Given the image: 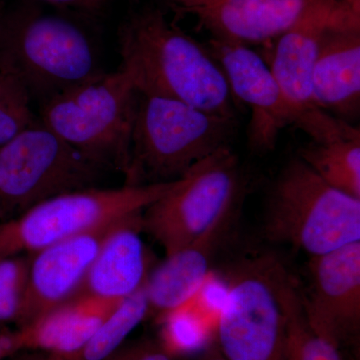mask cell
Instances as JSON below:
<instances>
[{
  "instance_id": "cell-1",
  "label": "cell",
  "mask_w": 360,
  "mask_h": 360,
  "mask_svg": "<svg viewBox=\"0 0 360 360\" xmlns=\"http://www.w3.org/2000/svg\"><path fill=\"white\" fill-rule=\"evenodd\" d=\"M120 70L144 96L165 97L214 115L238 118L224 71L205 45L158 8L129 15L118 32Z\"/></svg>"
},
{
  "instance_id": "cell-2",
  "label": "cell",
  "mask_w": 360,
  "mask_h": 360,
  "mask_svg": "<svg viewBox=\"0 0 360 360\" xmlns=\"http://www.w3.org/2000/svg\"><path fill=\"white\" fill-rule=\"evenodd\" d=\"M75 14L32 0L0 13V70L39 105L104 72L96 40Z\"/></svg>"
},
{
  "instance_id": "cell-3",
  "label": "cell",
  "mask_w": 360,
  "mask_h": 360,
  "mask_svg": "<svg viewBox=\"0 0 360 360\" xmlns=\"http://www.w3.org/2000/svg\"><path fill=\"white\" fill-rule=\"evenodd\" d=\"M238 129V118L139 94L125 184L179 180L196 163L231 148Z\"/></svg>"
},
{
  "instance_id": "cell-4",
  "label": "cell",
  "mask_w": 360,
  "mask_h": 360,
  "mask_svg": "<svg viewBox=\"0 0 360 360\" xmlns=\"http://www.w3.org/2000/svg\"><path fill=\"white\" fill-rule=\"evenodd\" d=\"M264 234L310 257L324 255L360 241V200L329 186L295 156L270 186Z\"/></svg>"
},
{
  "instance_id": "cell-5",
  "label": "cell",
  "mask_w": 360,
  "mask_h": 360,
  "mask_svg": "<svg viewBox=\"0 0 360 360\" xmlns=\"http://www.w3.org/2000/svg\"><path fill=\"white\" fill-rule=\"evenodd\" d=\"M139 92L118 68L40 104V122L104 169L129 167Z\"/></svg>"
},
{
  "instance_id": "cell-6",
  "label": "cell",
  "mask_w": 360,
  "mask_h": 360,
  "mask_svg": "<svg viewBox=\"0 0 360 360\" xmlns=\"http://www.w3.org/2000/svg\"><path fill=\"white\" fill-rule=\"evenodd\" d=\"M248 182L231 148L194 165L142 213L148 232L169 255L194 243L215 225L233 219Z\"/></svg>"
},
{
  "instance_id": "cell-7",
  "label": "cell",
  "mask_w": 360,
  "mask_h": 360,
  "mask_svg": "<svg viewBox=\"0 0 360 360\" xmlns=\"http://www.w3.org/2000/svg\"><path fill=\"white\" fill-rule=\"evenodd\" d=\"M175 181L91 187L41 201L0 224V257L34 255L77 234L143 212Z\"/></svg>"
},
{
  "instance_id": "cell-8",
  "label": "cell",
  "mask_w": 360,
  "mask_h": 360,
  "mask_svg": "<svg viewBox=\"0 0 360 360\" xmlns=\"http://www.w3.org/2000/svg\"><path fill=\"white\" fill-rule=\"evenodd\" d=\"M360 13V0H312L304 13L270 44V70L292 115V127L312 141H335L359 134V127L338 120L314 103L312 75L322 37L331 26Z\"/></svg>"
},
{
  "instance_id": "cell-9",
  "label": "cell",
  "mask_w": 360,
  "mask_h": 360,
  "mask_svg": "<svg viewBox=\"0 0 360 360\" xmlns=\"http://www.w3.org/2000/svg\"><path fill=\"white\" fill-rule=\"evenodd\" d=\"M103 170L37 118L0 146V207L20 214L59 194L97 187Z\"/></svg>"
},
{
  "instance_id": "cell-10",
  "label": "cell",
  "mask_w": 360,
  "mask_h": 360,
  "mask_svg": "<svg viewBox=\"0 0 360 360\" xmlns=\"http://www.w3.org/2000/svg\"><path fill=\"white\" fill-rule=\"evenodd\" d=\"M272 257L245 262L231 276L219 315L220 352L227 360H285V314Z\"/></svg>"
},
{
  "instance_id": "cell-11",
  "label": "cell",
  "mask_w": 360,
  "mask_h": 360,
  "mask_svg": "<svg viewBox=\"0 0 360 360\" xmlns=\"http://www.w3.org/2000/svg\"><path fill=\"white\" fill-rule=\"evenodd\" d=\"M302 307L312 330L338 349L360 330V241L310 257Z\"/></svg>"
},
{
  "instance_id": "cell-12",
  "label": "cell",
  "mask_w": 360,
  "mask_h": 360,
  "mask_svg": "<svg viewBox=\"0 0 360 360\" xmlns=\"http://www.w3.org/2000/svg\"><path fill=\"white\" fill-rule=\"evenodd\" d=\"M205 46L224 71L234 101L250 110L248 148L258 155L271 153L293 118L269 63L248 45L212 37Z\"/></svg>"
},
{
  "instance_id": "cell-13",
  "label": "cell",
  "mask_w": 360,
  "mask_h": 360,
  "mask_svg": "<svg viewBox=\"0 0 360 360\" xmlns=\"http://www.w3.org/2000/svg\"><path fill=\"white\" fill-rule=\"evenodd\" d=\"M115 222L77 234L30 255L18 328L82 295L104 236Z\"/></svg>"
},
{
  "instance_id": "cell-14",
  "label": "cell",
  "mask_w": 360,
  "mask_h": 360,
  "mask_svg": "<svg viewBox=\"0 0 360 360\" xmlns=\"http://www.w3.org/2000/svg\"><path fill=\"white\" fill-rule=\"evenodd\" d=\"M179 15L193 16L212 39L240 44H271L312 0H163Z\"/></svg>"
},
{
  "instance_id": "cell-15",
  "label": "cell",
  "mask_w": 360,
  "mask_h": 360,
  "mask_svg": "<svg viewBox=\"0 0 360 360\" xmlns=\"http://www.w3.org/2000/svg\"><path fill=\"white\" fill-rule=\"evenodd\" d=\"M314 103L354 125L360 115V13L329 27L322 37L312 75Z\"/></svg>"
},
{
  "instance_id": "cell-16",
  "label": "cell",
  "mask_w": 360,
  "mask_h": 360,
  "mask_svg": "<svg viewBox=\"0 0 360 360\" xmlns=\"http://www.w3.org/2000/svg\"><path fill=\"white\" fill-rule=\"evenodd\" d=\"M142 213L124 217L110 227L90 267L82 295L124 300L143 288L150 271L141 236Z\"/></svg>"
},
{
  "instance_id": "cell-17",
  "label": "cell",
  "mask_w": 360,
  "mask_h": 360,
  "mask_svg": "<svg viewBox=\"0 0 360 360\" xmlns=\"http://www.w3.org/2000/svg\"><path fill=\"white\" fill-rule=\"evenodd\" d=\"M123 300L80 295L11 333L13 352L65 354L89 340Z\"/></svg>"
},
{
  "instance_id": "cell-18",
  "label": "cell",
  "mask_w": 360,
  "mask_h": 360,
  "mask_svg": "<svg viewBox=\"0 0 360 360\" xmlns=\"http://www.w3.org/2000/svg\"><path fill=\"white\" fill-rule=\"evenodd\" d=\"M231 220L220 222L194 243L167 255L165 262L149 272L144 285L149 312L162 319L184 307L196 295Z\"/></svg>"
},
{
  "instance_id": "cell-19",
  "label": "cell",
  "mask_w": 360,
  "mask_h": 360,
  "mask_svg": "<svg viewBox=\"0 0 360 360\" xmlns=\"http://www.w3.org/2000/svg\"><path fill=\"white\" fill-rule=\"evenodd\" d=\"M277 290L285 314V360H345L340 349L310 328L302 307V291L281 262L274 266Z\"/></svg>"
},
{
  "instance_id": "cell-20",
  "label": "cell",
  "mask_w": 360,
  "mask_h": 360,
  "mask_svg": "<svg viewBox=\"0 0 360 360\" xmlns=\"http://www.w3.org/2000/svg\"><path fill=\"white\" fill-rule=\"evenodd\" d=\"M298 158L326 184L360 200V134L302 146Z\"/></svg>"
},
{
  "instance_id": "cell-21",
  "label": "cell",
  "mask_w": 360,
  "mask_h": 360,
  "mask_svg": "<svg viewBox=\"0 0 360 360\" xmlns=\"http://www.w3.org/2000/svg\"><path fill=\"white\" fill-rule=\"evenodd\" d=\"M148 314L143 286L123 300L103 326L80 347L65 354H39L32 360H104L122 347Z\"/></svg>"
},
{
  "instance_id": "cell-22",
  "label": "cell",
  "mask_w": 360,
  "mask_h": 360,
  "mask_svg": "<svg viewBox=\"0 0 360 360\" xmlns=\"http://www.w3.org/2000/svg\"><path fill=\"white\" fill-rule=\"evenodd\" d=\"M30 104V94L20 80L0 70V146L37 120Z\"/></svg>"
},
{
  "instance_id": "cell-23",
  "label": "cell",
  "mask_w": 360,
  "mask_h": 360,
  "mask_svg": "<svg viewBox=\"0 0 360 360\" xmlns=\"http://www.w3.org/2000/svg\"><path fill=\"white\" fill-rule=\"evenodd\" d=\"M30 264V255L0 257V322L18 323Z\"/></svg>"
},
{
  "instance_id": "cell-24",
  "label": "cell",
  "mask_w": 360,
  "mask_h": 360,
  "mask_svg": "<svg viewBox=\"0 0 360 360\" xmlns=\"http://www.w3.org/2000/svg\"><path fill=\"white\" fill-rule=\"evenodd\" d=\"M104 360H174V355L160 340H142L123 343Z\"/></svg>"
},
{
  "instance_id": "cell-25",
  "label": "cell",
  "mask_w": 360,
  "mask_h": 360,
  "mask_svg": "<svg viewBox=\"0 0 360 360\" xmlns=\"http://www.w3.org/2000/svg\"><path fill=\"white\" fill-rule=\"evenodd\" d=\"M32 1L51 6V8L84 16L99 15L108 6V0H32Z\"/></svg>"
},
{
  "instance_id": "cell-26",
  "label": "cell",
  "mask_w": 360,
  "mask_h": 360,
  "mask_svg": "<svg viewBox=\"0 0 360 360\" xmlns=\"http://www.w3.org/2000/svg\"><path fill=\"white\" fill-rule=\"evenodd\" d=\"M14 354L11 333L8 335H0V360L4 359L7 355Z\"/></svg>"
},
{
  "instance_id": "cell-27",
  "label": "cell",
  "mask_w": 360,
  "mask_h": 360,
  "mask_svg": "<svg viewBox=\"0 0 360 360\" xmlns=\"http://www.w3.org/2000/svg\"><path fill=\"white\" fill-rule=\"evenodd\" d=\"M200 360H227L225 359L224 355H222L221 352H210V354L205 355V356L201 357Z\"/></svg>"
},
{
  "instance_id": "cell-28",
  "label": "cell",
  "mask_w": 360,
  "mask_h": 360,
  "mask_svg": "<svg viewBox=\"0 0 360 360\" xmlns=\"http://www.w3.org/2000/svg\"><path fill=\"white\" fill-rule=\"evenodd\" d=\"M2 217H4V213L2 212L1 207H0V219H2Z\"/></svg>"
},
{
  "instance_id": "cell-29",
  "label": "cell",
  "mask_w": 360,
  "mask_h": 360,
  "mask_svg": "<svg viewBox=\"0 0 360 360\" xmlns=\"http://www.w3.org/2000/svg\"><path fill=\"white\" fill-rule=\"evenodd\" d=\"M2 0H0V6H1Z\"/></svg>"
}]
</instances>
